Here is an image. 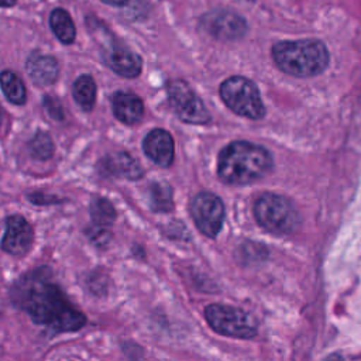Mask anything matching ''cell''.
<instances>
[{
  "label": "cell",
  "instance_id": "9a60e30c",
  "mask_svg": "<svg viewBox=\"0 0 361 361\" xmlns=\"http://www.w3.org/2000/svg\"><path fill=\"white\" fill-rule=\"evenodd\" d=\"M111 110L118 121L133 126L142 118L144 103L135 93L118 90L111 96Z\"/></svg>",
  "mask_w": 361,
  "mask_h": 361
},
{
  "label": "cell",
  "instance_id": "7c38bea8",
  "mask_svg": "<svg viewBox=\"0 0 361 361\" xmlns=\"http://www.w3.org/2000/svg\"><path fill=\"white\" fill-rule=\"evenodd\" d=\"M206 30L219 39H238L247 31L244 18L231 11L219 10L204 17Z\"/></svg>",
  "mask_w": 361,
  "mask_h": 361
},
{
  "label": "cell",
  "instance_id": "4316f807",
  "mask_svg": "<svg viewBox=\"0 0 361 361\" xmlns=\"http://www.w3.org/2000/svg\"><path fill=\"white\" fill-rule=\"evenodd\" d=\"M102 1L110 6H124L128 0H102Z\"/></svg>",
  "mask_w": 361,
  "mask_h": 361
},
{
  "label": "cell",
  "instance_id": "8992f818",
  "mask_svg": "<svg viewBox=\"0 0 361 361\" xmlns=\"http://www.w3.org/2000/svg\"><path fill=\"white\" fill-rule=\"evenodd\" d=\"M204 316L214 331L227 337L248 340L258 333L257 320L240 307L213 303L204 309Z\"/></svg>",
  "mask_w": 361,
  "mask_h": 361
},
{
  "label": "cell",
  "instance_id": "603a6c76",
  "mask_svg": "<svg viewBox=\"0 0 361 361\" xmlns=\"http://www.w3.org/2000/svg\"><path fill=\"white\" fill-rule=\"evenodd\" d=\"M86 288L87 290L94 295V296H102V295H106L107 293V286H109V279L106 276L104 272L102 271H93L87 275L86 281Z\"/></svg>",
  "mask_w": 361,
  "mask_h": 361
},
{
  "label": "cell",
  "instance_id": "52a82bcc",
  "mask_svg": "<svg viewBox=\"0 0 361 361\" xmlns=\"http://www.w3.org/2000/svg\"><path fill=\"white\" fill-rule=\"evenodd\" d=\"M168 100L178 117L189 124H206L210 114L200 97L183 80H172L166 86Z\"/></svg>",
  "mask_w": 361,
  "mask_h": 361
},
{
  "label": "cell",
  "instance_id": "8fae6325",
  "mask_svg": "<svg viewBox=\"0 0 361 361\" xmlns=\"http://www.w3.org/2000/svg\"><path fill=\"white\" fill-rule=\"evenodd\" d=\"M97 173L103 178H124L138 180L144 176L140 162L126 151H116L102 157L96 165Z\"/></svg>",
  "mask_w": 361,
  "mask_h": 361
},
{
  "label": "cell",
  "instance_id": "30bf717a",
  "mask_svg": "<svg viewBox=\"0 0 361 361\" xmlns=\"http://www.w3.org/2000/svg\"><path fill=\"white\" fill-rule=\"evenodd\" d=\"M102 59L114 73L128 79L137 78L142 69V61L140 55L116 41L103 44Z\"/></svg>",
  "mask_w": 361,
  "mask_h": 361
},
{
  "label": "cell",
  "instance_id": "484cf974",
  "mask_svg": "<svg viewBox=\"0 0 361 361\" xmlns=\"http://www.w3.org/2000/svg\"><path fill=\"white\" fill-rule=\"evenodd\" d=\"M8 126H10V123H8V116H7L6 110L0 106V137L7 133Z\"/></svg>",
  "mask_w": 361,
  "mask_h": 361
},
{
  "label": "cell",
  "instance_id": "44dd1931",
  "mask_svg": "<svg viewBox=\"0 0 361 361\" xmlns=\"http://www.w3.org/2000/svg\"><path fill=\"white\" fill-rule=\"evenodd\" d=\"M28 152L37 161H47L55 154V144L47 131H37L28 141Z\"/></svg>",
  "mask_w": 361,
  "mask_h": 361
},
{
  "label": "cell",
  "instance_id": "4fadbf2b",
  "mask_svg": "<svg viewBox=\"0 0 361 361\" xmlns=\"http://www.w3.org/2000/svg\"><path fill=\"white\" fill-rule=\"evenodd\" d=\"M173 138L172 135L162 128L151 130L142 140L144 154L157 165L166 168L173 161Z\"/></svg>",
  "mask_w": 361,
  "mask_h": 361
},
{
  "label": "cell",
  "instance_id": "ac0fdd59",
  "mask_svg": "<svg viewBox=\"0 0 361 361\" xmlns=\"http://www.w3.org/2000/svg\"><path fill=\"white\" fill-rule=\"evenodd\" d=\"M49 25L55 37L65 45L72 44L76 37V28L71 16L63 8L52 10L49 16Z\"/></svg>",
  "mask_w": 361,
  "mask_h": 361
},
{
  "label": "cell",
  "instance_id": "277c9868",
  "mask_svg": "<svg viewBox=\"0 0 361 361\" xmlns=\"http://www.w3.org/2000/svg\"><path fill=\"white\" fill-rule=\"evenodd\" d=\"M257 223L267 231L285 235L299 226V213L293 203L282 195L264 193L254 204Z\"/></svg>",
  "mask_w": 361,
  "mask_h": 361
},
{
  "label": "cell",
  "instance_id": "e0dca14e",
  "mask_svg": "<svg viewBox=\"0 0 361 361\" xmlns=\"http://www.w3.org/2000/svg\"><path fill=\"white\" fill-rule=\"evenodd\" d=\"M0 89L4 97L16 106H23L27 100V90L23 80L8 69L0 72Z\"/></svg>",
  "mask_w": 361,
  "mask_h": 361
},
{
  "label": "cell",
  "instance_id": "2e32d148",
  "mask_svg": "<svg viewBox=\"0 0 361 361\" xmlns=\"http://www.w3.org/2000/svg\"><path fill=\"white\" fill-rule=\"evenodd\" d=\"M72 94L76 102V104L83 111H92L96 104V96H97V86L92 75H80L76 78L72 86Z\"/></svg>",
  "mask_w": 361,
  "mask_h": 361
},
{
  "label": "cell",
  "instance_id": "83f0119b",
  "mask_svg": "<svg viewBox=\"0 0 361 361\" xmlns=\"http://www.w3.org/2000/svg\"><path fill=\"white\" fill-rule=\"evenodd\" d=\"M17 0H0V7H13Z\"/></svg>",
  "mask_w": 361,
  "mask_h": 361
},
{
  "label": "cell",
  "instance_id": "cb8c5ba5",
  "mask_svg": "<svg viewBox=\"0 0 361 361\" xmlns=\"http://www.w3.org/2000/svg\"><path fill=\"white\" fill-rule=\"evenodd\" d=\"M42 107L47 111V114L55 120V121H63L65 120V110L61 103V100L55 96L45 94L42 97Z\"/></svg>",
  "mask_w": 361,
  "mask_h": 361
},
{
  "label": "cell",
  "instance_id": "ba28073f",
  "mask_svg": "<svg viewBox=\"0 0 361 361\" xmlns=\"http://www.w3.org/2000/svg\"><path fill=\"white\" fill-rule=\"evenodd\" d=\"M190 214L197 228L207 237H216L224 221V204L212 192L197 193L190 203Z\"/></svg>",
  "mask_w": 361,
  "mask_h": 361
},
{
  "label": "cell",
  "instance_id": "7402d4cb",
  "mask_svg": "<svg viewBox=\"0 0 361 361\" xmlns=\"http://www.w3.org/2000/svg\"><path fill=\"white\" fill-rule=\"evenodd\" d=\"M83 233L87 237L89 243L92 245H94L96 248H106L111 243V238H113V234L110 233V230L107 227L99 226L94 223L92 226H87L83 230Z\"/></svg>",
  "mask_w": 361,
  "mask_h": 361
},
{
  "label": "cell",
  "instance_id": "d6986e66",
  "mask_svg": "<svg viewBox=\"0 0 361 361\" xmlns=\"http://www.w3.org/2000/svg\"><path fill=\"white\" fill-rule=\"evenodd\" d=\"M148 203L154 212L165 213L172 210L173 199H172V189L166 182L155 180L148 186Z\"/></svg>",
  "mask_w": 361,
  "mask_h": 361
},
{
  "label": "cell",
  "instance_id": "5b68a950",
  "mask_svg": "<svg viewBox=\"0 0 361 361\" xmlns=\"http://www.w3.org/2000/svg\"><path fill=\"white\" fill-rule=\"evenodd\" d=\"M220 96L226 106L238 116L251 120H259L265 116V106L257 85L244 76L226 79L220 85Z\"/></svg>",
  "mask_w": 361,
  "mask_h": 361
},
{
  "label": "cell",
  "instance_id": "d4e9b609",
  "mask_svg": "<svg viewBox=\"0 0 361 361\" xmlns=\"http://www.w3.org/2000/svg\"><path fill=\"white\" fill-rule=\"evenodd\" d=\"M25 199L35 206H52V204H62L66 200L61 199L51 193H42V192H31L25 195Z\"/></svg>",
  "mask_w": 361,
  "mask_h": 361
},
{
  "label": "cell",
  "instance_id": "7a4b0ae2",
  "mask_svg": "<svg viewBox=\"0 0 361 361\" xmlns=\"http://www.w3.org/2000/svg\"><path fill=\"white\" fill-rule=\"evenodd\" d=\"M274 166L271 152L250 141H233L219 154L217 173L230 185H247L264 178Z\"/></svg>",
  "mask_w": 361,
  "mask_h": 361
},
{
  "label": "cell",
  "instance_id": "3957f363",
  "mask_svg": "<svg viewBox=\"0 0 361 361\" xmlns=\"http://www.w3.org/2000/svg\"><path fill=\"white\" fill-rule=\"evenodd\" d=\"M272 58L282 72L298 78L316 76L330 62L326 45L313 38L276 42L272 47Z\"/></svg>",
  "mask_w": 361,
  "mask_h": 361
},
{
  "label": "cell",
  "instance_id": "9c48e42d",
  "mask_svg": "<svg viewBox=\"0 0 361 361\" xmlns=\"http://www.w3.org/2000/svg\"><path fill=\"white\" fill-rule=\"evenodd\" d=\"M34 244V228L21 214H11L6 219V230L0 248L8 255L23 257L30 252Z\"/></svg>",
  "mask_w": 361,
  "mask_h": 361
},
{
  "label": "cell",
  "instance_id": "6da1fadb",
  "mask_svg": "<svg viewBox=\"0 0 361 361\" xmlns=\"http://www.w3.org/2000/svg\"><path fill=\"white\" fill-rule=\"evenodd\" d=\"M10 300L30 319L54 333L79 331L87 323L62 288L54 281L49 267H38L21 275L10 289Z\"/></svg>",
  "mask_w": 361,
  "mask_h": 361
},
{
  "label": "cell",
  "instance_id": "5bb4252c",
  "mask_svg": "<svg viewBox=\"0 0 361 361\" xmlns=\"http://www.w3.org/2000/svg\"><path fill=\"white\" fill-rule=\"evenodd\" d=\"M25 71L35 85L49 86L58 79L59 65L54 56L35 51L27 58Z\"/></svg>",
  "mask_w": 361,
  "mask_h": 361
},
{
  "label": "cell",
  "instance_id": "ffe728a7",
  "mask_svg": "<svg viewBox=\"0 0 361 361\" xmlns=\"http://www.w3.org/2000/svg\"><path fill=\"white\" fill-rule=\"evenodd\" d=\"M89 213L94 224L104 226V227L111 226L117 219V212L113 203L103 196H96L92 199L89 204Z\"/></svg>",
  "mask_w": 361,
  "mask_h": 361
}]
</instances>
